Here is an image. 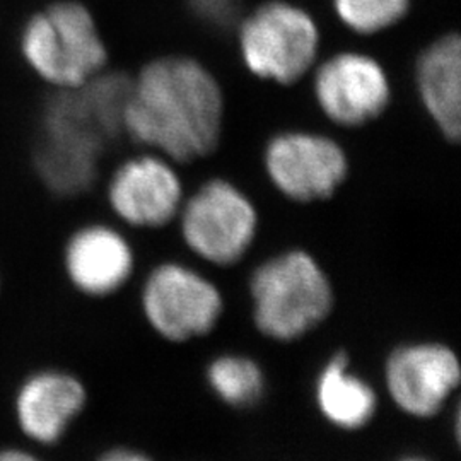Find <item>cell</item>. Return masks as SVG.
Masks as SVG:
<instances>
[{
    "instance_id": "cell-1",
    "label": "cell",
    "mask_w": 461,
    "mask_h": 461,
    "mask_svg": "<svg viewBox=\"0 0 461 461\" xmlns=\"http://www.w3.org/2000/svg\"><path fill=\"white\" fill-rule=\"evenodd\" d=\"M222 110L221 87L209 70L192 59L166 57L133 79L123 131L176 161H194L217 146Z\"/></svg>"
},
{
    "instance_id": "cell-2",
    "label": "cell",
    "mask_w": 461,
    "mask_h": 461,
    "mask_svg": "<svg viewBox=\"0 0 461 461\" xmlns=\"http://www.w3.org/2000/svg\"><path fill=\"white\" fill-rule=\"evenodd\" d=\"M132 81L125 74L99 72L79 87L59 89L50 99L45 137L34 159L51 192L72 197L95 183L103 152L125 133Z\"/></svg>"
},
{
    "instance_id": "cell-3",
    "label": "cell",
    "mask_w": 461,
    "mask_h": 461,
    "mask_svg": "<svg viewBox=\"0 0 461 461\" xmlns=\"http://www.w3.org/2000/svg\"><path fill=\"white\" fill-rule=\"evenodd\" d=\"M253 320L265 337L291 342L318 327L331 312L327 274L301 249L280 253L257 268L249 282Z\"/></svg>"
},
{
    "instance_id": "cell-4",
    "label": "cell",
    "mask_w": 461,
    "mask_h": 461,
    "mask_svg": "<svg viewBox=\"0 0 461 461\" xmlns=\"http://www.w3.org/2000/svg\"><path fill=\"white\" fill-rule=\"evenodd\" d=\"M21 53L34 74L55 89L79 87L108 60L89 9L76 0H59L34 13L21 33Z\"/></svg>"
},
{
    "instance_id": "cell-5",
    "label": "cell",
    "mask_w": 461,
    "mask_h": 461,
    "mask_svg": "<svg viewBox=\"0 0 461 461\" xmlns=\"http://www.w3.org/2000/svg\"><path fill=\"white\" fill-rule=\"evenodd\" d=\"M241 53L248 68L268 81L296 83L313 66L318 30L299 7L270 2L241 26Z\"/></svg>"
},
{
    "instance_id": "cell-6",
    "label": "cell",
    "mask_w": 461,
    "mask_h": 461,
    "mask_svg": "<svg viewBox=\"0 0 461 461\" xmlns=\"http://www.w3.org/2000/svg\"><path fill=\"white\" fill-rule=\"evenodd\" d=\"M257 211L236 186L222 180L205 183L182 212L185 243L215 265L236 264L251 247Z\"/></svg>"
},
{
    "instance_id": "cell-7",
    "label": "cell",
    "mask_w": 461,
    "mask_h": 461,
    "mask_svg": "<svg viewBox=\"0 0 461 461\" xmlns=\"http://www.w3.org/2000/svg\"><path fill=\"white\" fill-rule=\"evenodd\" d=\"M140 299L149 325L171 342L207 335L224 308L214 284L180 264L156 267L144 282Z\"/></svg>"
},
{
    "instance_id": "cell-8",
    "label": "cell",
    "mask_w": 461,
    "mask_h": 461,
    "mask_svg": "<svg viewBox=\"0 0 461 461\" xmlns=\"http://www.w3.org/2000/svg\"><path fill=\"white\" fill-rule=\"evenodd\" d=\"M265 163L280 192L297 202L331 197L347 175L344 150L337 142L314 133L276 137L267 148Z\"/></svg>"
},
{
    "instance_id": "cell-9",
    "label": "cell",
    "mask_w": 461,
    "mask_h": 461,
    "mask_svg": "<svg viewBox=\"0 0 461 461\" xmlns=\"http://www.w3.org/2000/svg\"><path fill=\"white\" fill-rule=\"evenodd\" d=\"M87 405L81 378L60 367H41L17 384L13 413L21 436L34 446H57Z\"/></svg>"
},
{
    "instance_id": "cell-10",
    "label": "cell",
    "mask_w": 461,
    "mask_h": 461,
    "mask_svg": "<svg viewBox=\"0 0 461 461\" xmlns=\"http://www.w3.org/2000/svg\"><path fill=\"white\" fill-rule=\"evenodd\" d=\"M384 379L398 409L426 419L439 412L456 390L460 363L456 354L443 344H407L388 357Z\"/></svg>"
},
{
    "instance_id": "cell-11",
    "label": "cell",
    "mask_w": 461,
    "mask_h": 461,
    "mask_svg": "<svg viewBox=\"0 0 461 461\" xmlns=\"http://www.w3.org/2000/svg\"><path fill=\"white\" fill-rule=\"evenodd\" d=\"M314 95L330 120L357 127L381 115L390 99V86L373 59L340 53L318 68Z\"/></svg>"
},
{
    "instance_id": "cell-12",
    "label": "cell",
    "mask_w": 461,
    "mask_h": 461,
    "mask_svg": "<svg viewBox=\"0 0 461 461\" xmlns=\"http://www.w3.org/2000/svg\"><path fill=\"white\" fill-rule=\"evenodd\" d=\"M108 198L125 222L137 228H161L180 211L182 183L165 161L144 156L116 169Z\"/></svg>"
},
{
    "instance_id": "cell-13",
    "label": "cell",
    "mask_w": 461,
    "mask_h": 461,
    "mask_svg": "<svg viewBox=\"0 0 461 461\" xmlns=\"http://www.w3.org/2000/svg\"><path fill=\"white\" fill-rule=\"evenodd\" d=\"M64 270L68 284L84 296L118 293L132 276L133 251L113 228L89 224L67 240Z\"/></svg>"
},
{
    "instance_id": "cell-14",
    "label": "cell",
    "mask_w": 461,
    "mask_h": 461,
    "mask_svg": "<svg viewBox=\"0 0 461 461\" xmlns=\"http://www.w3.org/2000/svg\"><path fill=\"white\" fill-rule=\"evenodd\" d=\"M417 83L429 115L449 140L461 132V43L458 34L434 41L419 59Z\"/></svg>"
},
{
    "instance_id": "cell-15",
    "label": "cell",
    "mask_w": 461,
    "mask_h": 461,
    "mask_svg": "<svg viewBox=\"0 0 461 461\" xmlns=\"http://www.w3.org/2000/svg\"><path fill=\"white\" fill-rule=\"evenodd\" d=\"M316 405L335 428L363 429L376 412L373 386L350 369L344 354H337L320 371L314 386Z\"/></svg>"
},
{
    "instance_id": "cell-16",
    "label": "cell",
    "mask_w": 461,
    "mask_h": 461,
    "mask_svg": "<svg viewBox=\"0 0 461 461\" xmlns=\"http://www.w3.org/2000/svg\"><path fill=\"white\" fill-rule=\"evenodd\" d=\"M207 383L224 403L238 409L255 405L264 395V371L245 356L228 354L214 359L207 369Z\"/></svg>"
},
{
    "instance_id": "cell-17",
    "label": "cell",
    "mask_w": 461,
    "mask_h": 461,
    "mask_svg": "<svg viewBox=\"0 0 461 461\" xmlns=\"http://www.w3.org/2000/svg\"><path fill=\"white\" fill-rule=\"evenodd\" d=\"M347 26L357 33L373 34L393 26L407 14L411 0H333Z\"/></svg>"
},
{
    "instance_id": "cell-18",
    "label": "cell",
    "mask_w": 461,
    "mask_h": 461,
    "mask_svg": "<svg viewBox=\"0 0 461 461\" xmlns=\"http://www.w3.org/2000/svg\"><path fill=\"white\" fill-rule=\"evenodd\" d=\"M188 7L205 23L228 26L240 11V0H188Z\"/></svg>"
},
{
    "instance_id": "cell-19",
    "label": "cell",
    "mask_w": 461,
    "mask_h": 461,
    "mask_svg": "<svg viewBox=\"0 0 461 461\" xmlns=\"http://www.w3.org/2000/svg\"><path fill=\"white\" fill-rule=\"evenodd\" d=\"M96 461H154L142 451L132 447H113L103 453Z\"/></svg>"
},
{
    "instance_id": "cell-20",
    "label": "cell",
    "mask_w": 461,
    "mask_h": 461,
    "mask_svg": "<svg viewBox=\"0 0 461 461\" xmlns=\"http://www.w3.org/2000/svg\"><path fill=\"white\" fill-rule=\"evenodd\" d=\"M0 461H45L36 451L23 446L0 447Z\"/></svg>"
},
{
    "instance_id": "cell-21",
    "label": "cell",
    "mask_w": 461,
    "mask_h": 461,
    "mask_svg": "<svg viewBox=\"0 0 461 461\" xmlns=\"http://www.w3.org/2000/svg\"><path fill=\"white\" fill-rule=\"evenodd\" d=\"M400 461H429L426 458H420V456H409V458H403V460Z\"/></svg>"
},
{
    "instance_id": "cell-22",
    "label": "cell",
    "mask_w": 461,
    "mask_h": 461,
    "mask_svg": "<svg viewBox=\"0 0 461 461\" xmlns=\"http://www.w3.org/2000/svg\"><path fill=\"white\" fill-rule=\"evenodd\" d=\"M0 291H2V277H0Z\"/></svg>"
}]
</instances>
